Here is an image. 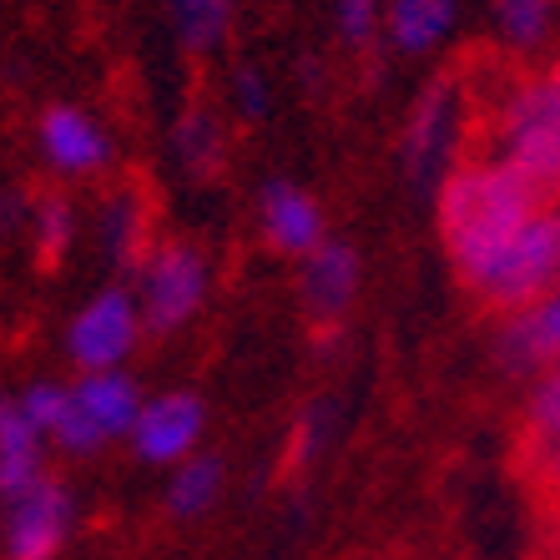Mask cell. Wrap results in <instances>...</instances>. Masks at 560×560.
I'll use <instances>...</instances> for the list:
<instances>
[{"instance_id":"cell-1","label":"cell","mask_w":560,"mask_h":560,"mask_svg":"<svg viewBox=\"0 0 560 560\" xmlns=\"http://www.w3.org/2000/svg\"><path fill=\"white\" fill-rule=\"evenodd\" d=\"M535 212H540V202L530 197V187L495 152L459 162L434 192V222H440L444 253L455 262V273L475 258H485L495 243H505Z\"/></svg>"},{"instance_id":"cell-2","label":"cell","mask_w":560,"mask_h":560,"mask_svg":"<svg viewBox=\"0 0 560 560\" xmlns=\"http://www.w3.org/2000/svg\"><path fill=\"white\" fill-rule=\"evenodd\" d=\"M459 278L500 318L560 293V208H540L505 243H495L469 268H459Z\"/></svg>"},{"instance_id":"cell-3","label":"cell","mask_w":560,"mask_h":560,"mask_svg":"<svg viewBox=\"0 0 560 560\" xmlns=\"http://www.w3.org/2000/svg\"><path fill=\"white\" fill-rule=\"evenodd\" d=\"M147 399L121 369H92L71 384V409L56 424L51 444H61L66 455H96L106 440L137 430Z\"/></svg>"},{"instance_id":"cell-4","label":"cell","mask_w":560,"mask_h":560,"mask_svg":"<svg viewBox=\"0 0 560 560\" xmlns=\"http://www.w3.org/2000/svg\"><path fill=\"white\" fill-rule=\"evenodd\" d=\"M465 121H469V106L455 77H440L434 86L419 92L405 127V162L419 183H444L459 167L455 152H459V137H465Z\"/></svg>"},{"instance_id":"cell-5","label":"cell","mask_w":560,"mask_h":560,"mask_svg":"<svg viewBox=\"0 0 560 560\" xmlns=\"http://www.w3.org/2000/svg\"><path fill=\"white\" fill-rule=\"evenodd\" d=\"M208 299V258L187 243H162L142 262V318L152 334H177Z\"/></svg>"},{"instance_id":"cell-6","label":"cell","mask_w":560,"mask_h":560,"mask_svg":"<svg viewBox=\"0 0 560 560\" xmlns=\"http://www.w3.org/2000/svg\"><path fill=\"white\" fill-rule=\"evenodd\" d=\"M142 328H147L142 303L131 299L127 288H102L66 328V353H71V364H81V374L121 369V359L137 349Z\"/></svg>"},{"instance_id":"cell-7","label":"cell","mask_w":560,"mask_h":560,"mask_svg":"<svg viewBox=\"0 0 560 560\" xmlns=\"http://www.w3.org/2000/svg\"><path fill=\"white\" fill-rule=\"evenodd\" d=\"M71 495H66L61 480L31 485L21 500H11V521H5V556L11 560H56V550L66 546L71 535Z\"/></svg>"},{"instance_id":"cell-8","label":"cell","mask_w":560,"mask_h":560,"mask_svg":"<svg viewBox=\"0 0 560 560\" xmlns=\"http://www.w3.org/2000/svg\"><path fill=\"white\" fill-rule=\"evenodd\" d=\"M202 424H208V415H202L197 394H156V399H147L142 419L131 430V444L152 465H183L202 444Z\"/></svg>"},{"instance_id":"cell-9","label":"cell","mask_w":560,"mask_h":560,"mask_svg":"<svg viewBox=\"0 0 560 560\" xmlns=\"http://www.w3.org/2000/svg\"><path fill=\"white\" fill-rule=\"evenodd\" d=\"M495 359L521 378H540L546 369L560 364V293L500 318Z\"/></svg>"},{"instance_id":"cell-10","label":"cell","mask_w":560,"mask_h":560,"mask_svg":"<svg viewBox=\"0 0 560 560\" xmlns=\"http://www.w3.org/2000/svg\"><path fill=\"white\" fill-rule=\"evenodd\" d=\"M521 131L560 142V61L540 66L530 77H515L500 92L490 112V137H521Z\"/></svg>"},{"instance_id":"cell-11","label":"cell","mask_w":560,"mask_h":560,"mask_svg":"<svg viewBox=\"0 0 560 560\" xmlns=\"http://www.w3.org/2000/svg\"><path fill=\"white\" fill-rule=\"evenodd\" d=\"M353 293H359V253H353L349 243H334V237H328L324 248H313L308 258H299V299L313 324L343 318Z\"/></svg>"},{"instance_id":"cell-12","label":"cell","mask_w":560,"mask_h":560,"mask_svg":"<svg viewBox=\"0 0 560 560\" xmlns=\"http://www.w3.org/2000/svg\"><path fill=\"white\" fill-rule=\"evenodd\" d=\"M258 222H262V237H268L278 253H288V258H308L313 248H324L328 243L318 202L293 183H268L262 187Z\"/></svg>"},{"instance_id":"cell-13","label":"cell","mask_w":560,"mask_h":560,"mask_svg":"<svg viewBox=\"0 0 560 560\" xmlns=\"http://www.w3.org/2000/svg\"><path fill=\"white\" fill-rule=\"evenodd\" d=\"M40 152L61 177H92L112 162V142L86 112L77 106H51L40 117Z\"/></svg>"},{"instance_id":"cell-14","label":"cell","mask_w":560,"mask_h":560,"mask_svg":"<svg viewBox=\"0 0 560 560\" xmlns=\"http://www.w3.org/2000/svg\"><path fill=\"white\" fill-rule=\"evenodd\" d=\"M40 424L26 415L21 399H0V500H21L31 485L46 480L40 465Z\"/></svg>"},{"instance_id":"cell-15","label":"cell","mask_w":560,"mask_h":560,"mask_svg":"<svg viewBox=\"0 0 560 560\" xmlns=\"http://www.w3.org/2000/svg\"><path fill=\"white\" fill-rule=\"evenodd\" d=\"M455 15V0H384V36L399 56H430L440 40H450Z\"/></svg>"},{"instance_id":"cell-16","label":"cell","mask_w":560,"mask_h":560,"mask_svg":"<svg viewBox=\"0 0 560 560\" xmlns=\"http://www.w3.org/2000/svg\"><path fill=\"white\" fill-rule=\"evenodd\" d=\"M490 147H495L500 162L530 187V197L540 208H560V142L521 131V137H490Z\"/></svg>"},{"instance_id":"cell-17","label":"cell","mask_w":560,"mask_h":560,"mask_svg":"<svg viewBox=\"0 0 560 560\" xmlns=\"http://www.w3.org/2000/svg\"><path fill=\"white\" fill-rule=\"evenodd\" d=\"M525 455H530L535 475L560 465V364L546 369L540 378H530V394H525Z\"/></svg>"},{"instance_id":"cell-18","label":"cell","mask_w":560,"mask_h":560,"mask_svg":"<svg viewBox=\"0 0 560 560\" xmlns=\"http://www.w3.org/2000/svg\"><path fill=\"white\" fill-rule=\"evenodd\" d=\"M490 26H495V40L505 51L530 56L550 46V36L560 31V0H495Z\"/></svg>"},{"instance_id":"cell-19","label":"cell","mask_w":560,"mask_h":560,"mask_svg":"<svg viewBox=\"0 0 560 560\" xmlns=\"http://www.w3.org/2000/svg\"><path fill=\"white\" fill-rule=\"evenodd\" d=\"M147 243H152V222H147V202L137 192H117L102 208V253L117 268H142Z\"/></svg>"},{"instance_id":"cell-20","label":"cell","mask_w":560,"mask_h":560,"mask_svg":"<svg viewBox=\"0 0 560 560\" xmlns=\"http://www.w3.org/2000/svg\"><path fill=\"white\" fill-rule=\"evenodd\" d=\"M172 147H177V162H183L187 177H212V172L222 167L228 137H222V121L212 117V112H187V117L177 121Z\"/></svg>"},{"instance_id":"cell-21","label":"cell","mask_w":560,"mask_h":560,"mask_svg":"<svg viewBox=\"0 0 560 560\" xmlns=\"http://www.w3.org/2000/svg\"><path fill=\"white\" fill-rule=\"evenodd\" d=\"M218 495H222V465L212 455L183 459L177 475H172V485H167V505H172V515H183V521H192V515L212 510V500Z\"/></svg>"},{"instance_id":"cell-22","label":"cell","mask_w":560,"mask_h":560,"mask_svg":"<svg viewBox=\"0 0 560 560\" xmlns=\"http://www.w3.org/2000/svg\"><path fill=\"white\" fill-rule=\"evenodd\" d=\"M167 11L187 51H212L233 26V0H167Z\"/></svg>"},{"instance_id":"cell-23","label":"cell","mask_w":560,"mask_h":560,"mask_svg":"<svg viewBox=\"0 0 560 560\" xmlns=\"http://www.w3.org/2000/svg\"><path fill=\"white\" fill-rule=\"evenodd\" d=\"M71 233H77V212L66 197L46 192L31 202V243L40 248V258H56V253L71 248Z\"/></svg>"},{"instance_id":"cell-24","label":"cell","mask_w":560,"mask_h":560,"mask_svg":"<svg viewBox=\"0 0 560 560\" xmlns=\"http://www.w3.org/2000/svg\"><path fill=\"white\" fill-rule=\"evenodd\" d=\"M334 15H339V36L349 46H369L384 31V0H334Z\"/></svg>"},{"instance_id":"cell-25","label":"cell","mask_w":560,"mask_h":560,"mask_svg":"<svg viewBox=\"0 0 560 560\" xmlns=\"http://www.w3.org/2000/svg\"><path fill=\"white\" fill-rule=\"evenodd\" d=\"M21 405H26V415L40 424V434L51 440L56 424H61L66 409H71V389H66V384H51V378H46V384H31V389L21 394Z\"/></svg>"},{"instance_id":"cell-26","label":"cell","mask_w":560,"mask_h":560,"mask_svg":"<svg viewBox=\"0 0 560 560\" xmlns=\"http://www.w3.org/2000/svg\"><path fill=\"white\" fill-rule=\"evenodd\" d=\"M233 112L243 121H258L262 112H268V86H262V77L253 71V66H243L233 77Z\"/></svg>"}]
</instances>
